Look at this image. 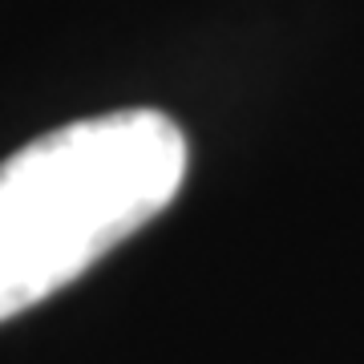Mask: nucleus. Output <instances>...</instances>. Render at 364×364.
Masks as SVG:
<instances>
[{"instance_id":"obj_1","label":"nucleus","mask_w":364,"mask_h":364,"mask_svg":"<svg viewBox=\"0 0 364 364\" xmlns=\"http://www.w3.org/2000/svg\"><path fill=\"white\" fill-rule=\"evenodd\" d=\"M186 134L162 109H114L0 162V324L69 287L174 203Z\"/></svg>"}]
</instances>
